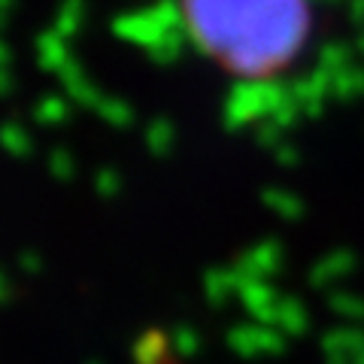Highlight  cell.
<instances>
[{
  "label": "cell",
  "instance_id": "obj_1",
  "mask_svg": "<svg viewBox=\"0 0 364 364\" xmlns=\"http://www.w3.org/2000/svg\"><path fill=\"white\" fill-rule=\"evenodd\" d=\"M176 13L203 58L246 85L291 70L313 33L310 0H176Z\"/></svg>",
  "mask_w": 364,
  "mask_h": 364
}]
</instances>
